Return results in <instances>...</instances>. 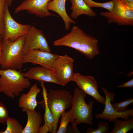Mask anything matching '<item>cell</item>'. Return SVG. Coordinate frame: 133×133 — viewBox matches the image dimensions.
<instances>
[{
  "label": "cell",
  "mask_w": 133,
  "mask_h": 133,
  "mask_svg": "<svg viewBox=\"0 0 133 133\" xmlns=\"http://www.w3.org/2000/svg\"><path fill=\"white\" fill-rule=\"evenodd\" d=\"M53 45L73 48L90 59L100 53L98 40L76 26H73L69 33L54 41Z\"/></svg>",
  "instance_id": "cell-1"
},
{
  "label": "cell",
  "mask_w": 133,
  "mask_h": 133,
  "mask_svg": "<svg viewBox=\"0 0 133 133\" xmlns=\"http://www.w3.org/2000/svg\"><path fill=\"white\" fill-rule=\"evenodd\" d=\"M31 84L29 79L20 71L10 68L0 69V93L8 97L14 99L18 96Z\"/></svg>",
  "instance_id": "cell-3"
},
{
  "label": "cell",
  "mask_w": 133,
  "mask_h": 133,
  "mask_svg": "<svg viewBox=\"0 0 133 133\" xmlns=\"http://www.w3.org/2000/svg\"><path fill=\"white\" fill-rule=\"evenodd\" d=\"M9 117L7 108L4 104L0 101V124L6 123Z\"/></svg>",
  "instance_id": "cell-27"
},
{
  "label": "cell",
  "mask_w": 133,
  "mask_h": 133,
  "mask_svg": "<svg viewBox=\"0 0 133 133\" xmlns=\"http://www.w3.org/2000/svg\"><path fill=\"white\" fill-rule=\"evenodd\" d=\"M72 4L70 9L72 10L70 16L75 19L81 15H87L90 17H95L96 13L90 8L83 0H69Z\"/></svg>",
  "instance_id": "cell-19"
},
{
  "label": "cell",
  "mask_w": 133,
  "mask_h": 133,
  "mask_svg": "<svg viewBox=\"0 0 133 133\" xmlns=\"http://www.w3.org/2000/svg\"><path fill=\"white\" fill-rule=\"evenodd\" d=\"M13 0H6V3L9 6H10Z\"/></svg>",
  "instance_id": "cell-31"
},
{
  "label": "cell",
  "mask_w": 133,
  "mask_h": 133,
  "mask_svg": "<svg viewBox=\"0 0 133 133\" xmlns=\"http://www.w3.org/2000/svg\"><path fill=\"white\" fill-rule=\"evenodd\" d=\"M53 0H25L15 9L17 13L23 10L33 14L40 18L55 15L51 13L47 8L48 3Z\"/></svg>",
  "instance_id": "cell-12"
},
{
  "label": "cell",
  "mask_w": 133,
  "mask_h": 133,
  "mask_svg": "<svg viewBox=\"0 0 133 133\" xmlns=\"http://www.w3.org/2000/svg\"><path fill=\"white\" fill-rule=\"evenodd\" d=\"M119 88H133V79L118 86Z\"/></svg>",
  "instance_id": "cell-28"
},
{
  "label": "cell",
  "mask_w": 133,
  "mask_h": 133,
  "mask_svg": "<svg viewBox=\"0 0 133 133\" xmlns=\"http://www.w3.org/2000/svg\"><path fill=\"white\" fill-rule=\"evenodd\" d=\"M66 0H53L49 2L47 8L49 10L57 13L63 19L66 30L68 29L70 23L75 24L76 22L68 15L66 11L65 4Z\"/></svg>",
  "instance_id": "cell-17"
},
{
  "label": "cell",
  "mask_w": 133,
  "mask_h": 133,
  "mask_svg": "<svg viewBox=\"0 0 133 133\" xmlns=\"http://www.w3.org/2000/svg\"><path fill=\"white\" fill-rule=\"evenodd\" d=\"M24 75L29 80H36L41 83L48 82L61 85L52 70L42 66L31 68L24 73Z\"/></svg>",
  "instance_id": "cell-14"
},
{
  "label": "cell",
  "mask_w": 133,
  "mask_h": 133,
  "mask_svg": "<svg viewBox=\"0 0 133 133\" xmlns=\"http://www.w3.org/2000/svg\"><path fill=\"white\" fill-rule=\"evenodd\" d=\"M3 36H0V59L1 56V43L2 41V39L3 38Z\"/></svg>",
  "instance_id": "cell-30"
},
{
  "label": "cell",
  "mask_w": 133,
  "mask_h": 133,
  "mask_svg": "<svg viewBox=\"0 0 133 133\" xmlns=\"http://www.w3.org/2000/svg\"><path fill=\"white\" fill-rule=\"evenodd\" d=\"M4 34L2 40L9 39L16 41L21 36L26 35L31 26L22 24L16 22L10 13L9 6L6 3L4 16Z\"/></svg>",
  "instance_id": "cell-9"
},
{
  "label": "cell",
  "mask_w": 133,
  "mask_h": 133,
  "mask_svg": "<svg viewBox=\"0 0 133 133\" xmlns=\"http://www.w3.org/2000/svg\"><path fill=\"white\" fill-rule=\"evenodd\" d=\"M133 116L123 121L117 118L115 119L112 130L108 133H126L133 129Z\"/></svg>",
  "instance_id": "cell-20"
},
{
  "label": "cell",
  "mask_w": 133,
  "mask_h": 133,
  "mask_svg": "<svg viewBox=\"0 0 133 133\" xmlns=\"http://www.w3.org/2000/svg\"><path fill=\"white\" fill-rule=\"evenodd\" d=\"M85 3L90 8L92 7L102 8L110 11L113 9L114 4L112 0L104 3L98 2L92 0H83Z\"/></svg>",
  "instance_id": "cell-22"
},
{
  "label": "cell",
  "mask_w": 133,
  "mask_h": 133,
  "mask_svg": "<svg viewBox=\"0 0 133 133\" xmlns=\"http://www.w3.org/2000/svg\"><path fill=\"white\" fill-rule=\"evenodd\" d=\"M72 98L70 92L66 90L50 89L47 92V105L54 119L52 133H56L60 117L66 109L71 106Z\"/></svg>",
  "instance_id": "cell-5"
},
{
  "label": "cell",
  "mask_w": 133,
  "mask_h": 133,
  "mask_svg": "<svg viewBox=\"0 0 133 133\" xmlns=\"http://www.w3.org/2000/svg\"><path fill=\"white\" fill-rule=\"evenodd\" d=\"M122 3L124 5L129 3V2H133V0H120Z\"/></svg>",
  "instance_id": "cell-29"
},
{
  "label": "cell",
  "mask_w": 133,
  "mask_h": 133,
  "mask_svg": "<svg viewBox=\"0 0 133 133\" xmlns=\"http://www.w3.org/2000/svg\"><path fill=\"white\" fill-rule=\"evenodd\" d=\"M87 95L77 87L74 90L72 101V107L69 111L71 130L73 133H81L76 126L81 123L90 125L93 124L92 112L94 101L91 100L88 104H87L85 100Z\"/></svg>",
  "instance_id": "cell-2"
},
{
  "label": "cell",
  "mask_w": 133,
  "mask_h": 133,
  "mask_svg": "<svg viewBox=\"0 0 133 133\" xmlns=\"http://www.w3.org/2000/svg\"><path fill=\"white\" fill-rule=\"evenodd\" d=\"M73 81L75 82L81 90L93 97L98 102L105 104V97L102 96L98 92L97 83L93 77L84 76L78 73H75Z\"/></svg>",
  "instance_id": "cell-11"
},
{
  "label": "cell",
  "mask_w": 133,
  "mask_h": 133,
  "mask_svg": "<svg viewBox=\"0 0 133 133\" xmlns=\"http://www.w3.org/2000/svg\"><path fill=\"white\" fill-rule=\"evenodd\" d=\"M60 127L57 133H65L66 132L68 124L69 122L70 112L65 110L62 113Z\"/></svg>",
  "instance_id": "cell-23"
},
{
  "label": "cell",
  "mask_w": 133,
  "mask_h": 133,
  "mask_svg": "<svg viewBox=\"0 0 133 133\" xmlns=\"http://www.w3.org/2000/svg\"><path fill=\"white\" fill-rule=\"evenodd\" d=\"M6 124V129L4 131H0V133H22L24 128L15 118L9 117Z\"/></svg>",
  "instance_id": "cell-21"
},
{
  "label": "cell",
  "mask_w": 133,
  "mask_h": 133,
  "mask_svg": "<svg viewBox=\"0 0 133 133\" xmlns=\"http://www.w3.org/2000/svg\"><path fill=\"white\" fill-rule=\"evenodd\" d=\"M133 102V98L128 99L122 101L111 104L113 108L117 111L123 112L126 111L128 106Z\"/></svg>",
  "instance_id": "cell-25"
},
{
  "label": "cell",
  "mask_w": 133,
  "mask_h": 133,
  "mask_svg": "<svg viewBox=\"0 0 133 133\" xmlns=\"http://www.w3.org/2000/svg\"><path fill=\"white\" fill-rule=\"evenodd\" d=\"M35 49L50 51L47 40L42 31L31 26L25 35L23 55L24 56L30 51Z\"/></svg>",
  "instance_id": "cell-8"
},
{
  "label": "cell",
  "mask_w": 133,
  "mask_h": 133,
  "mask_svg": "<svg viewBox=\"0 0 133 133\" xmlns=\"http://www.w3.org/2000/svg\"><path fill=\"white\" fill-rule=\"evenodd\" d=\"M40 91V88L35 83L31 87L27 93L22 94L20 96L18 100V105L23 112L28 110H35L37 104L36 97Z\"/></svg>",
  "instance_id": "cell-15"
},
{
  "label": "cell",
  "mask_w": 133,
  "mask_h": 133,
  "mask_svg": "<svg viewBox=\"0 0 133 133\" xmlns=\"http://www.w3.org/2000/svg\"><path fill=\"white\" fill-rule=\"evenodd\" d=\"M27 121L22 133H38L42 122L41 114L35 110H28L26 112Z\"/></svg>",
  "instance_id": "cell-18"
},
{
  "label": "cell",
  "mask_w": 133,
  "mask_h": 133,
  "mask_svg": "<svg viewBox=\"0 0 133 133\" xmlns=\"http://www.w3.org/2000/svg\"><path fill=\"white\" fill-rule=\"evenodd\" d=\"M114 4L110 11L101 12L100 15L105 17L109 23L119 25L133 26V10L127 9L120 0H112Z\"/></svg>",
  "instance_id": "cell-7"
},
{
  "label": "cell",
  "mask_w": 133,
  "mask_h": 133,
  "mask_svg": "<svg viewBox=\"0 0 133 133\" xmlns=\"http://www.w3.org/2000/svg\"><path fill=\"white\" fill-rule=\"evenodd\" d=\"M74 59L65 55H59L53 63L52 71L61 85H66L73 81L75 73L73 71Z\"/></svg>",
  "instance_id": "cell-6"
},
{
  "label": "cell",
  "mask_w": 133,
  "mask_h": 133,
  "mask_svg": "<svg viewBox=\"0 0 133 133\" xmlns=\"http://www.w3.org/2000/svg\"><path fill=\"white\" fill-rule=\"evenodd\" d=\"M109 127L107 122L100 121L98 123L97 128H88L86 131L87 133H109Z\"/></svg>",
  "instance_id": "cell-24"
},
{
  "label": "cell",
  "mask_w": 133,
  "mask_h": 133,
  "mask_svg": "<svg viewBox=\"0 0 133 133\" xmlns=\"http://www.w3.org/2000/svg\"><path fill=\"white\" fill-rule=\"evenodd\" d=\"M101 89L105 95V107L101 113L95 115L96 118L106 119L110 122H113L115 119L118 117L126 120L129 119L130 117L133 116V109H127L123 112L116 111L113 107L111 102V101L113 102L114 100L115 93L108 92L103 87H101Z\"/></svg>",
  "instance_id": "cell-10"
},
{
  "label": "cell",
  "mask_w": 133,
  "mask_h": 133,
  "mask_svg": "<svg viewBox=\"0 0 133 133\" xmlns=\"http://www.w3.org/2000/svg\"><path fill=\"white\" fill-rule=\"evenodd\" d=\"M6 0H0V36L3 37L4 32V16Z\"/></svg>",
  "instance_id": "cell-26"
},
{
  "label": "cell",
  "mask_w": 133,
  "mask_h": 133,
  "mask_svg": "<svg viewBox=\"0 0 133 133\" xmlns=\"http://www.w3.org/2000/svg\"><path fill=\"white\" fill-rule=\"evenodd\" d=\"M25 35L16 41L2 40L1 43L0 66L1 69H20L23 66L22 50Z\"/></svg>",
  "instance_id": "cell-4"
},
{
  "label": "cell",
  "mask_w": 133,
  "mask_h": 133,
  "mask_svg": "<svg viewBox=\"0 0 133 133\" xmlns=\"http://www.w3.org/2000/svg\"><path fill=\"white\" fill-rule=\"evenodd\" d=\"M59 55L38 49L32 50L23 56V64L31 63L52 69L53 64Z\"/></svg>",
  "instance_id": "cell-13"
},
{
  "label": "cell",
  "mask_w": 133,
  "mask_h": 133,
  "mask_svg": "<svg viewBox=\"0 0 133 133\" xmlns=\"http://www.w3.org/2000/svg\"><path fill=\"white\" fill-rule=\"evenodd\" d=\"M42 89V94L44 100L37 102L40 104L45 109L44 115V124L43 125L40 126L38 133H47L48 132L52 133L54 119L53 116L48 107L47 101V91L43 83H41Z\"/></svg>",
  "instance_id": "cell-16"
}]
</instances>
